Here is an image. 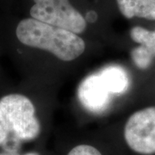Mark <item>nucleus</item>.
Segmentation results:
<instances>
[{
    "instance_id": "f03ea898",
    "label": "nucleus",
    "mask_w": 155,
    "mask_h": 155,
    "mask_svg": "<svg viewBox=\"0 0 155 155\" xmlns=\"http://www.w3.org/2000/svg\"><path fill=\"white\" fill-rule=\"evenodd\" d=\"M0 108L11 132L22 141L33 140L40 134L41 126L33 103L21 94H9L0 99Z\"/></svg>"
},
{
    "instance_id": "ddd939ff",
    "label": "nucleus",
    "mask_w": 155,
    "mask_h": 155,
    "mask_svg": "<svg viewBox=\"0 0 155 155\" xmlns=\"http://www.w3.org/2000/svg\"><path fill=\"white\" fill-rule=\"evenodd\" d=\"M96 18H97V15L95 14L94 12H90V13H88V15H87V19L88 20H90V21H94Z\"/></svg>"
},
{
    "instance_id": "f257e3e1",
    "label": "nucleus",
    "mask_w": 155,
    "mask_h": 155,
    "mask_svg": "<svg viewBox=\"0 0 155 155\" xmlns=\"http://www.w3.org/2000/svg\"><path fill=\"white\" fill-rule=\"evenodd\" d=\"M16 34L22 44L47 50L63 61L77 59L85 49L84 40L77 34L34 18L22 20Z\"/></svg>"
},
{
    "instance_id": "6e6552de",
    "label": "nucleus",
    "mask_w": 155,
    "mask_h": 155,
    "mask_svg": "<svg viewBox=\"0 0 155 155\" xmlns=\"http://www.w3.org/2000/svg\"><path fill=\"white\" fill-rule=\"evenodd\" d=\"M130 37L134 41L145 47L153 56H155V29L151 31L136 26L131 28Z\"/></svg>"
},
{
    "instance_id": "0eeeda50",
    "label": "nucleus",
    "mask_w": 155,
    "mask_h": 155,
    "mask_svg": "<svg viewBox=\"0 0 155 155\" xmlns=\"http://www.w3.org/2000/svg\"><path fill=\"white\" fill-rule=\"evenodd\" d=\"M116 3L126 18L155 20V0H116Z\"/></svg>"
},
{
    "instance_id": "39448f33",
    "label": "nucleus",
    "mask_w": 155,
    "mask_h": 155,
    "mask_svg": "<svg viewBox=\"0 0 155 155\" xmlns=\"http://www.w3.org/2000/svg\"><path fill=\"white\" fill-rule=\"evenodd\" d=\"M110 95L98 72L85 78L78 90V96L81 104L87 110L93 113L105 110L110 102Z\"/></svg>"
},
{
    "instance_id": "423d86ee",
    "label": "nucleus",
    "mask_w": 155,
    "mask_h": 155,
    "mask_svg": "<svg viewBox=\"0 0 155 155\" xmlns=\"http://www.w3.org/2000/svg\"><path fill=\"white\" fill-rule=\"evenodd\" d=\"M98 74L111 94H122L129 87V76L122 67L109 66L99 71Z\"/></svg>"
},
{
    "instance_id": "7ed1b4c3",
    "label": "nucleus",
    "mask_w": 155,
    "mask_h": 155,
    "mask_svg": "<svg viewBox=\"0 0 155 155\" xmlns=\"http://www.w3.org/2000/svg\"><path fill=\"white\" fill-rule=\"evenodd\" d=\"M30 9L34 19L50 25L80 34L86 28L85 18L69 3V0H34Z\"/></svg>"
},
{
    "instance_id": "9d476101",
    "label": "nucleus",
    "mask_w": 155,
    "mask_h": 155,
    "mask_svg": "<svg viewBox=\"0 0 155 155\" xmlns=\"http://www.w3.org/2000/svg\"><path fill=\"white\" fill-rule=\"evenodd\" d=\"M67 155H103L99 150L91 145L81 144L74 147Z\"/></svg>"
},
{
    "instance_id": "f8f14e48",
    "label": "nucleus",
    "mask_w": 155,
    "mask_h": 155,
    "mask_svg": "<svg viewBox=\"0 0 155 155\" xmlns=\"http://www.w3.org/2000/svg\"><path fill=\"white\" fill-rule=\"evenodd\" d=\"M0 155H40V154H39L38 153H36V152H28V153H22V154L17 153H15V152H4V153H0Z\"/></svg>"
},
{
    "instance_id": "20e7f679",
    "label": "nucleus",
    "mask_w": 155,
    "mask_h": 155,
    "mask_svg": "<svg viewBox=\"0 0 155 155\" xmlns=\"http://www.w3.org/2000/svg\"><path fill=\"white\" fill-rule=\"evenodd\" d=\"M127 147L141 155L155 154V107L134 112L124 127Z\"/></svg>"
},
{
    "instance_id": "9b49d317",
    "label": "nucleus",
    "mask_w": 155,
    "mask_h": 155,
    "mask_svg": "<svg viewBox=\"0 0 155 155\" xmlns=\"http://www.w3.org/2000/svg\"><path fill=\"white\" fill-rule=\"evenodd\" d=\"M10 133H11L10 126L0 108V146H3L7 141Z\"/></svg>"
},
{
    "instance_id": "1a4fd4ad",
    "label": "nucleus",
    "mask_w": 155,
    "mask_h": 155,
    "mask_svg": "<svg viewBox=\"0 0 155 155\" xmlns=\"http://www.w3.org/2000/svg\"><path fill=\"white\" fill-rule=\"evenodd\" d=\"M131 57L136 67L140 69H147L150 66L153 56L145 47L140 45V47L132 50Z\"/></svg>"
}]
</instances>
